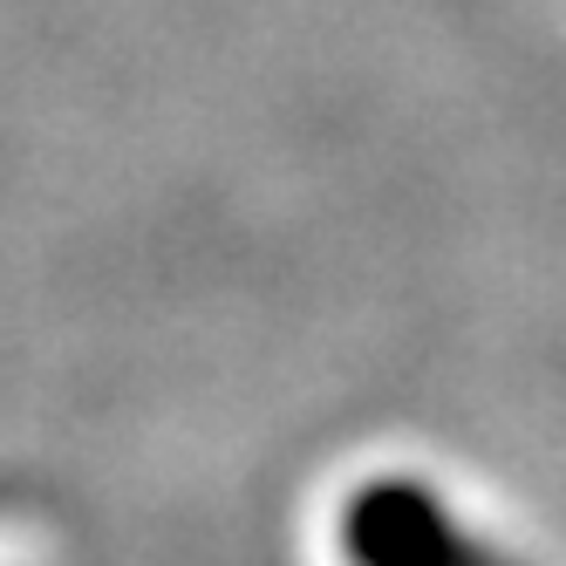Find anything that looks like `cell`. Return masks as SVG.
<instances>
[{"label":"cell","instance_id":"7a4b0ae2","mask_svg":"<svg viewBox=\"0 0 566 566\" xmlns=\"http://www.w3.org/2000/svg\"><path fill=\"white\" fill-rule=\"evenodd\" d=\"M492 566H512V559H505V553H499V559H492Z\"/></svg>","mask_w":566,"mask_h":566},{"label":"cell","instance_id":"6da1fadb","mask_svg":"<svg viewBox=\"0 0 566 566\" xmlns=\"http://www.w3.org/2000/svg\"><path fill=\"white\" fill-rule=\"evenodd\" d=\"M348 566H492L499 553L458 533L451 505L417 478H369L342 499Z\"/></svg>","mask_w":566,"mask_h":566}]
</instances>
